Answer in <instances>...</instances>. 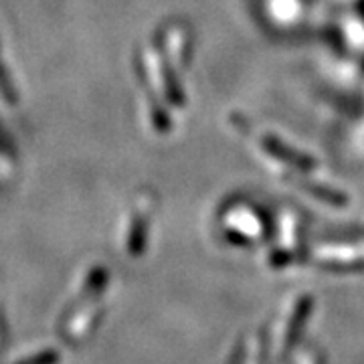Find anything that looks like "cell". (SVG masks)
<instances>
[{
	"mask_svg": "<svg viewBox=\"0 0 364 364\" xmlns=\"http://www.w3.org/2000/svg\"><path fill=\"white\" fill-rule=\"evenodd\" d=\"M0 100L9 105L16 104V91L13 87V79L2 63V57H0Z\"/></svg>",
	"mask_w": 364,
	"mask_h": 364,
	"instance_id": "cell-1",
	"label": "cell"
}]
</instances>
